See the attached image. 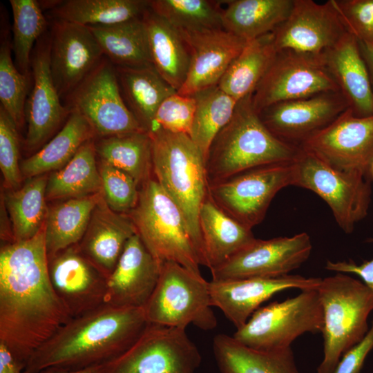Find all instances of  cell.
<instances>
[{"label": "cell", "mask_w": 373, "mask_h": 373, "mask_svg": "<svg viewBox=\"0 0 373 373\" xmlns=\"http://www.w3.org/2000/svg\"><path fill=\"white\" fill-rule=\"evenodd\" d=\"M71 318L50 280L44 226L30 239L2 246L0 342L26 367L32 354Z\"/></svg>", "instance_id": "cell-1"}, {"label": "cell", "mask_w": 373, "mask_h": 373, "mask_svg": "<svg viewBox=\"0 0 373 373\" xmlns=\"http://www.w3.org/2000/svg\"><path fill=\"white\" fill-rule=\"evenodd\" d=\"M148 324L143 307L105 303L61 326L32 354L23 372L106 364L129 347Z\"/></svg>", "instance_id": "cell-2"}, {"label": "cell", "mask_w": 373, "mask_h": 373, "mask_svg": "<svg viewBox=\"0 0 373 373\" xmlns=\"http://www.w3.org/2000/svg\"><path fill=\"white\" fill-rule=\"evenodd\" d=\"M300 146L275 136L264 124L252 94L238 101L229 122L212 141L206 157L209 185L263 165L296 160Z\"/></svg>", "instance_id": "cell-3"}, {"label": "cell", "mask_w": 373, "mask_h": 373, "mask_svg": "<svg viewBox=\"0 0 373 373\" xmlns=\"http://www.w3.org/2000/svg\"><path fill=\"white\" fill-rule=\"evenodd\" d=\"M149 133L152 142L153 176L182 212L203 265L199 213L208 196L205 159L187 134L162 128Z\"/></svg>", "instance_id": "cell-4"}, {"label": "cell", "mask_w": 373, "mask_h": 373, "mask_svg": "<svg viewBox=\"0 0 373 373\" xmlns=\"http://www.w3.org/2000/svg\"><path fill=\"white\" fill-rule=\"evenodd\" d=\"M316 289L323 316V358L317 373H332L343 354L367 332L373 294L344 273L321 279Z\"/></svg>", "instance_id": "cell-5"}, {"label": "cell", "mask_w": 373, "mask_h": 373, "mask_svg": "<svg viewBox=\"0 0 373 373\" xmlns=\"http://www.w3.org/2000/svg\"><path fill=\"white\" fill-rule=\"evenodd\" d=\"M128 215L159 262H175L200 274V259L185 218L154 176L140 187L137 203Z\"/></svg>", "instance_id": "cell-6"}, {"label": "cell", "mask_w": 373, "mask_h": 373, "mask_svg": "<svg viewBox=\"0 0 373 373\" xmlns=\"http://www.w3.org/2000/svg\"><path fill=\"white\" fill-rule=\"evenodd\" d=\"M209 282L175 262L162 265L157 283L144 306L149 323L185 329L192 324L209 331L217 325Z\"/></svg>", "instance_id": "cell-7"}, {"label": "cell", "mask_w": 373, "mask_h": 373, "mask_svg": "<svg viewBox=\"0 0 373 373\" xmlns=\"http://www.w3.org/2000/svg\"><path fill=\"white\" fill-rule=\"evenodd\" d=\"M294 161V185L313 191L329 206L339 227L352 233L367 215L372 189L368 176L330 165L300 147Z\"/></svg>", "instance_id": "cell-8"}, {"label": "cell", "mask_w": 373, "mask_h": 373, "mask_svg": "<svg viewBox=\"0 0 373 373\" xmlns=\"http://www.w3.org/2000/svg\"><path fill=\"white\" fill-rule=\"evenodd\" d=\"M323 327L317 289H304L294 297L259 307L233 337L254 349L280 350L291 347L305 333L322 332Z\"/></svg>", "instance_id": "cell-9"}, {"label": "cell", "mask_w": 373, "mask_h": 373, "mask_svg": "<svg viewBox=\"0 0 373 373\" xmlns=\"http://www.w3.org/2000/svg\"><path fill=\"white\" fill-rule=\"evenodd\" d=\"M201 360L185 329L149 323L102 373H195Z\"/></svg>", "instance_id": "cell-10"}, {"label": "cell", "mask_w": 373, "mask_h": 373, "mask_svg": "<svg viewBox=\"0 0 373 373\" xmlns=\"http://www.w3.org/2000/svg\"><path fill=\"white\" fill-rule=\"evenodd\" d=\"M294 161L260 166L209 185L208 194L224 213L252 229L264 219L282 189L294 185Z\"/></svg>", "instance_id": "cell-11"}, {"label": "cell", "mask_w": 373, "mask_h": 373, "mask_svg": "<svg viewBox=\"0 0 373 373\" xmlns=\"http://www.w3.org/2000/svg\"><path fill=\"white\" fill-rule=\"evenodd\" d=\"M65 100L70 111L87 120L95 136L146 131L126 106L115 67L105 57Z\"/></svg>", "instance_id": "cell-12"}, {"label": "cell", "mask_w": 373, "mask_h": 373, "mask_svg": "<svg viewBox=\"0 0 373 373\" xmlns=\"http://www.w3.org/2000/svg\"><path fill=\"white\" fill-rule=\"evenodd\" d=\"M339 91L321 59L289 51H279L252 94L259 113L262 109L285 101Z\"/></svg>", "instance_id": "cell-13"}, {"label": "cell", "mask_w": 373, "mask_h": 373, "mask_svg": "<svg viewBox=\"0 0 373 373\" xmlns=\"http://www.w3.org/2000/svg\"><path fill=\"white\" fill-rule=\"evenodd\" d=\"M347 32L332 0H294L288 17L273 32L278 52L318 59Z\"/></svg>", "instance_id": "cell-14"}, {"label": "cell", "mask_w": 373, "mask_h": 373, "mask_svg": "<svg viewBox=\"0 0 373 373\" xmlns=\"http://www.w3.org/2000/svg\"><path fill=\"white\" fill-rule=\"evenodd\" d=\"M312 249L310 236L305 232L269 240L256 238L224 264L211 270V280L287 275L308 260Z\"/></svg>", "instance_id": "cell-15"}, {"label": "cell", "mask_w": 373, "mask_h": 373, "mask_svg": "<svg viewBox=\"0 0 373 373\" xmlns=\"http://www.w3.org/2000/svg\"><path fill=\"white\" fill-rule=\"evenodd\" d=\"M300 146L336 169L370 177L373 162V115L358 117L347 108Z\"/></svg>", "instance_id": "cell-16"}, {"label": "cell", "mask_w": 373, "mask_h": 373, "mask_svg": "<svg viewBox=\"0 0 373 373\" xmlns=\"http://www.w3.org/2000/svg\"><path fill=\"white\" fill-rule=\"evenodd\" d=\"M50 68L61 99H66L104 57L87 26L62 20L50 23Z\"/></svg>", "instance_id": "cell-17"}, {"label": "cell", "mask_w": 373, "mask_h": 373, "mask_svg": "<svg viewBox=\"0 0 373 373\" xmlns=\"http://www.w3.org/2000/svg\"><path fill=\"white\" fill-rule=\"evenodd\" d=\"M48 258L52 287L72 318L106 303L108 278L82 254L78 244Z\"/></svg>", "instance_id": "cell-18"}, {"label": "cell", "mask_w": 373, "mask_h": 373, "mask_svg": "<svg viewBox=\"0 0 373 373\" xmlns=\"http://www.w3.org/2000/svg\"><path fill=\"white\" fill-rule=\"evenodd\" d=\"M50 50V33L47 31L36 42L31 55L33 84L25 109L28 124L25 146L30 151L43 146L71 113L61 103L53 83Z\"/></svg>", "instance_id": "cell-19"}, {"label": "cell", "mask_w": 373, "mask_h": 373, "mask_svg": "<svg viewBox=\"0 0 373 373\" xmlns=\"http://www.w3.org/2000/svg\"><path fill=\"white\" fill-rule=\"evenodd\" d=\"M349 108L340 91L271 105L259 112L266 127L279 139L300 146Z\"/></svg>", "instance_id": "cell-20"}, {"label": "cell", "mask_w": 373, "mask_h": 373, "mask_svg": "<svg viewBox=\"0 0 373 373\" xmlns=\"http://www.w3.org/2000/svg\"><path fill=\"white\" fill-rule=\"evenodd\" d=\"M322 278L287 274L276 278H247L209 281L213 307L219 308L236 329L265 301L288 289H317Z\"/></svg>", "instance_id": "cell-21"}, {"label": "cell", "mask_w": 373, "mask_h": 373, "mask_svg": "<svg viewBox=\"0 0 373 373\" xmlns=\"http://www.w3.org/2000/svg\"><path fill=\"white\" fill-rule=\"evenodd\" d=\"M190 52V66L182 86L177 91L193 95L218 85L227 68L247 41L224 28L179 32Z\"/></svg>", "instance_id": "cell-22"}, {"label": "cell", "mask_w": 373, "mask_h": 373, "mask_svg": "<svg viewBox=\"0 0 373 373\" xmlns=\"http://www.w3.org/2000/svg\"><path fill=\"white\" fill-rule=\"evenodd\" d=\"M162 265L136 233L126 242L107 278L106 303L124 307H144L159 280Z\"/></svg>", "instance_id": "cell-23"}, {"label": "cell", "mask_w": 373, "mask_h": 373, "mask_svg": "<svg viewBox=\"0 0 373 373\" xmlns=\"http://www.w3.org/2000/svg\"><path fill=\"white\" fill-rule=\"evenodd\" d=\"M320 59L353 114L358 117L373 115V89L358 40L346 33Z\"/></svg>", "instance_id": "cell-24"}, {"label": "cell", "mask_w": 373, "mask_h": 373, "mask_svg": "<svg viewBox=\"0 0 373 373\" xmlns=\"http://www.w3.org/2000/svg\"><path fill=\"white\" fill-rule=\"evenodd\" d=\"M135 233L130 216L110 209L102 196L78 246L82 254L108 278L126 242Z\"/></svg>", "instance_id": "cell-25"}, {"label": "cell", "mask_w": 373, "mask_h": 373, "mask_svg": "<svg viewBox=\"0 0 373 373\" xmlns=\"http://www.w3.org/2000/svg\"><path fill=\"white\" fill-rule=\"evenodd\" d=\"M199 227L203 265L210 271L224 264L256 239L252 229L224 213L209 194L200 210Z\"/></svg>", "instance_id": "cell-26"}, {"label": "cell", "mask_w": 373, "mask_h": 373, "mask_svg": "<svg viewBox=\"0 0 373 373\" xmlns=\"http://www.w3.org/2000/svg\"><path fill=\"white\" fill-rule=\"evenodd\" d=\"M152 64L176 91L184 84L190 66V52L180 33L149 7L142 15Z\"/></svg>", "instance_id": "cell-27"}, {"label": "cell", "mask_w": 373, "mask_h": 373, "mask_svg": "<svg viewBox=\"0 0 373 373\" xmlns=\"http://www.w3.org/2000/svg\"><path fill=\"white\" fill-rule=\"evenodd\" d=\"M213 351L221 373H299L291 347L257 350L220 334L213 338Z\"/></svg>", "instance_id": "cell-28"}, {"label": "cell", "mask_w": 373, "mask_h": 373, "mask_svg": "<svg viewBox=\"0 0 373 373\" xmlns=\"http://www.w3.org/2000/svg\"><path fill=\"white\" fill-rule=\"evenodd\" d=\"M122 97L134 117L148 133L161 103L177 91L153 66H115Z\"/></svg>", "instance_id": "cell-29"}, {"label": "cell", "mask_w": 373, "mask_h": 373, "mask_svg": "<svg viewBox=\"0 0 373 373\" xmlns=\"http://www.w3.org/2000/svg\"><path fill=\"white\" fill-rule=\"evenodd\" d=\"M294 0H233L224 1L222 28L249 41L273 32L288 17Z\"/></svg>", "instance_id": "cell-30"}, {"label": "cell", "mask_w": 373, "mask_h": 373, "mask_svg": "<svg viewBox=\"0 0 373 373\" xmlns=\"http://www.w3.org/2000/svg\"><path fill=\"white\" fill-rule=\"evenodd\" d=\"M40 5L42 9H49L50 19L90 26L112 25L140 17L149 8V1H45Z\"/></svg>", "instance_id": "cell-31"}, {"label": "cell", "mask_w": 373, "mask_h": 373, "mask_svg": "<svg viewBox=\"0 0 373 373\" xmlns=\"http://www.w3.org/2000/svg\"><path fill=\"white\" fill-rule=\"evenodd\" d=\"M87 27L98 41L104 57L115 66H153L142 15L112 25Z\"/></svg>", "instance_id": "cell-32"}, {"label": "cell", "mask_w": 373, "mask_h": 373, "mask_svg": "<svg viewBox=\"0 0 373 373\" xmlns=\"http://www.w3.org/2000/svg\"><path fill=\"white\" fill-rule=\"evenodd\" d=\"M95 134L87 120L71 111L61 130L39 151L20 164L21 175L28 178L64 167L79 149Z\"/></svg>", "instance_id": "cell-33"}, {"label": "cell", "mask_w": 373, "mask_h": 373, "mask_svg": "<svg viewBox=\"0 0 373 373\" xmlns=\"http://www.w3.org/2000/svg\"><path fill=\"white\" fill-rule=\"evenodd\" d=\"M277 52L273 32L247 41L227 68L218 86L237 101L253 94Z\"/></svg>", "instance_id": "cell-34"}, {"label": "cell", "mask_w": 373, "mask_h": 373, "mask_svg": "<svg viewBox=\"0 0 373 373\" xmlns=\"http://www.w3.org/2000/svg\"><path fill=\"white\" fill-rule=\"evenodd\" d=\"M102 196L101 191L84 198L67 199L48 209L44 223L48 257L82 240L92 213Z\"/></svg>", "instance_id": "cell-35"}, {"label": "cell", "mask_w": 373, "mask_h": 373, "mask_svg": "<svg viewBox=\"0 0 373 373\" xmlns=\"http://www.w3.org/2000/svg\"><path fill=\"white\" fill-rule=\"evenodd\" d=\"M96 155L93 138L86 142L64 167L48 178L46 200L79 198L101 192Z\"/></svg>", "instance_id": "cell-36"}, {"label": "cell", "mask_w": 373, "mask_h": 373, "mask_svg": "<svg viewBox=\"0 0 373 373\" xmlns=\"http://www.w3.org/2000/svg\"><path fill=\"white\" fill-rule=\"evenodd\" d=\"M95 149L100 161L131 175L139 187L152 177V142L146 131L101 137Z\"/></svg>", "instance_id": "cell-37"}, {"label": "cell", "mask_w": 373, "mask_h": 373, "mask_svg": "<svg viewBox=\"0 0 373 373\" xmlns=\"http://www.w3.org/2000/svg\"><path fill=\"white\" fill-rule=\"evenodd\" d=\"M47 177L29 178L19 189L7 193L4 203L10 216L13 241H22L36 236L44 226Z\"/></svg>", "instance_id": "cell-38"}, {"label": "cell", "mask_w": 373, "mask_h": 373, "mask_svg": "<svg viewBox=\"0 0 373 373\" xmlns=\"http://www.w3.org/2000/svg\"><path fill=\"white\" fill-rule=\"evenodd\" d=\"M193 96L196 107L189 136L206 162L212 141L232 117L238 101L218 85L200 90Z\"/></svg>", "instance_id": "cell-39"}, {"label": "cell", "mask_w": 373, "mask_h": 373, "mask_svg": "<svg viewBox=\"0 0 373 373\" xmlns=\"http://www.w3.org/2000/svg\"><path fill=\"white\" fill-rule=\"evenodd\" d=\"M13 17L12 51L15 65L30 76L31 55L35 44L47 32L50 23L35 0H10Z\"/></svg>", "instance_id": "cell-40"}, {"label": "cell", "mask_w": 373, "mask_h": 373, "mask_svg": "<svg viewBox=\"0 0 373 373\" xmlns=\"http://www.w3.org/2000/svg\"><path fill=\"white\" fill-rule=\"evenodd\" d=\"M149 8L178 32L223 28L219 3L207 0H152Z\"/></svg>", "instance_id": "cell-41"}, {"label": "cell", "mask_w": 373, "mask_h": 373, "mask_svg": "<svg viewBox=\"0 0 373 373\" xmlns=\"http://www.w3.org/2000/svg\"><path fill=\"white\" fill-rule=\"evenodd\" d=\"M1 34L0 101L1 106L11 117L18 129L25 122L26 97L30 76L22 74L12 59V44L8 32Z\"/></svg>", "instance_id": "cell-42"}, {"label": "cell", "mask_w": 373, "mask_h": 373, "mask_svg": "<svg viewBox=\"0 0 373 373\" xmlns=\"http://www.w3.org/2000/svg\"><path fill=\"white\" fill-rule=\"evenodd\" d=\"M102 191L107 205L115 212L128 214L136 206L140 187L124 171L100 161Z\"/></svg>", "instance_id": "cell-43"}, {"label": "cell", "mask_w": 373, "mask_h": 373, "mask_svg": "<svg viewBox=\"0 0 373 373\" xmlns=\"http://www.w3.org/2000/svg\"><path fill=\"white\" fill-rule=\"evenodd\" d=\"M195 107L196 101L193 95L175 93L166 97L160 105L149 132L162 128L172 133L189 135Z\"/></svg>", "instance_id": "cell-44"}, {"label": "cell", "mask_w": 373, "mask_h": 373, "mask_svg": "<svg viewBox=\"0 0 373 373\" xmlns=\"http://www.w3.org/2000/svg\"><path fill=\"white\" fill-rule=\"evenodd\" d=\"M18 131L11 117L0 106V169L6 186L14 190L18 189L22 176Z\"/></svg>", "instance_id": "cell-45"}, {"label": "cell", "mask_w": 373, "mask_h": 373, "mask_svg": "<svg viewBox=\"0 0 373 373\" xmlns=\"http://www.w3.org/2000/svg\"><path fill=\"white\" fill-rule=\"evenodd\" d=\"M347 30L358 41L373 43V0H332Z\"/></svg>", "instance_id": "cell-46"}, {"label": "cell", "mask_w": 373, "mask_h": 373, "mask_svg": "<svg viewBox=\"0 0 373 373\" xmlns=\"http://www.w3.org/2000/svg\"><path fill=\"white\" fill-rule=\"evenodd\" d=\"M373 349V320L364 337L341 356L332 373H360L365 360Z\"/></svg>", "instance_id": "cell-47"}, {"label": "cell", "mask_w": 373, "mask_h": 373, "mask_svg": "<svg viewBox=\"0 0 373 373\" xmlns=\"http://www.w3.org/2000/svg\"><path fill=\"white\" fill-rule=\"evenodd\" d=\"M370 241L373 242V238L370 239ZM325 269L337 273L357 275L373 294V258L370 260H364L361 264H356L352 260L337 262L327 260Z\"/></svg>", "instance_id": "cell-48"}, {"label": "cell", "mask_w": 373, "mask_h": 373, "mask_svg": "<svg viewBox=\"0 0 373 373\" xmlns=\"http://www.w3.org/2000/svg\"><path fill=\"white\" fill-rule=\"evenodd\" d=\"M25 365L0 342V373H24Z\"/></svg>", "instance_id": "cell-49"}, {"label": "cell", "mask_w": 373, "mask_h": 373, "mask_svg": "<svg viewBox=\"0 0 373 373\" xmlns=\"http://www.w3.org/2000/svg\"><path fill=\"white\" fill-rule=\"evenodd\" d=\"M358 42L360 52L366 65L373 89V43L359 41Z\"/></svg>", "instance_id": "cell-50"}, {"label": "cell", "mask_w": 373, "mask_h": 373, "mask_svg": "<svg viewBox=\"0 0 373 373\" xmlns=\"http://www.w3.org/2000/svg\"><path fill=\"white\" fill-rule=\"evenodd\" d=\"M105 364L97 365L87 368L77 370H70L61 368H48L39 373H102Z\"/></svg>", "instance_id": "cell-51"}, {"label": "cell", "mask_w": 373, "mask_h": 373, "mask_svg": "<svg viewBox=\"0 0 373 373\" xmlns=\"http://www.w3.org/2000/svg\"><path fill=\"white\" fill-rule=\"evenodd\" d=\"M369 175L370 177L373 178V162L370 166V171H369Z\"/></svg>", "instance_id": "cell-52"}]
</instances>
